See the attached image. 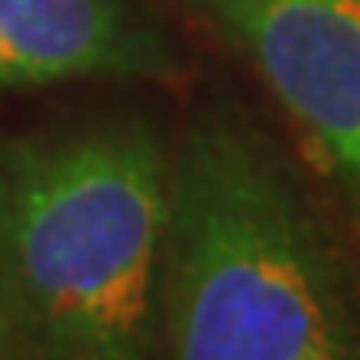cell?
<instances>
[{"mask_svg": "<svg viewBox=\"0 0 360 360\" xmlns=\"http://www.w3.org/2000/svg\"><path fill=\"white\" fill-rule=\"evenodd\" d=\"M172 72L176 52L136 0H0V89Z\"/></svg>", "mask_w": 360, "mask_h": 360, "instance_id": "277c9868", "label": "cell"}, {"mask_svg": "<svg viewBox=\"0 0 360 360\" xmlns=\"http://www.w3.org/2000/svg\"><path fill=\"white\" fill-rule=\"evenodd\" d=\"M160 360H360V300L321 217L257 132L172 148Z\"/></svg>", "mask_w": 360, "mask_h": 360, "instance_id": "7a4b0ae2", "label": "cell"}, {"mask_svg": "<svg viewBox=\"0 0 360 360\" xmlns=\"http://www.w3.org/2000/svg\"><path fill=\"white\" fill-rule=\"evenodd\" d=\"M0 360H20V348L13 340V328L4 321V309H0Z\"/></svg>", "mask_w": 360, "mask_h": 360, "instance_id": "5b68a950", "label": "cell"}, {"mask_svg": "<svg viewBox=\"0 0 360 360\" xmlns=\"http://www.w3.org/2000/svg\"><path fill=\"white\" fill-rule=\"evenodd\" d=\"M168 176L144 116L0 141V309L20 360H160Z\"/></svg>", "mask_w": 360, "mask_h": 360, "instance_id": "6da1fadb", "label": "cell"}, {"mask_svg": "<svg viewBox=\"0 0 360 360\" xmlns=\"http://www.w3.org/2000/svg\"><path fill=\"white\" fill-rule=\"evenodd\" d=\"M309 156L360 200V0H208Z\"/></svg>", "mask_w": 360, "mask_h": 360, "instance_id": "3957f363", "label": "cell"}]
</instances>
